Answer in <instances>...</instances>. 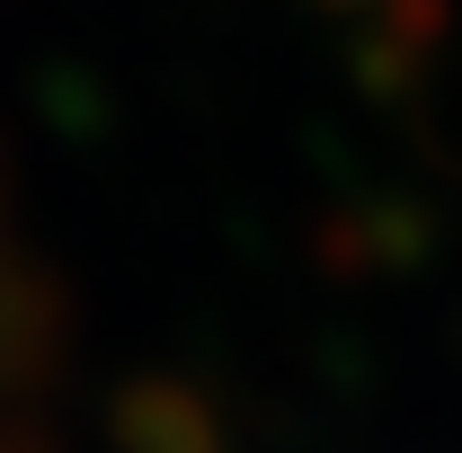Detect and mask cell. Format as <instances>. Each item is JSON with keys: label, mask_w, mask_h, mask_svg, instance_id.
Returning a JSON list of instances; mask_svg holds the SVG:
<instances>
[{"label": "cell", "mask_w": 462, "mask_h": 453, "mask_svg": "<svg viewBox=\"0 0 462 453\" xmlns=\"http://www.w3.org/2000/svg\"><path fill=\"white\" fill-rule=\"evenodd\" d=\"M45 445V302L27 276V249L0 214V453Z\"/></svg>", "instance_id": "cell-1"}]
</instances>
